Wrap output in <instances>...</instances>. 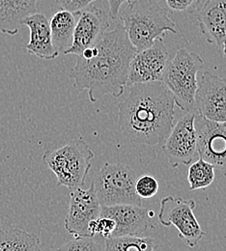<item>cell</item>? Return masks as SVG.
Wrapping results in <instances>:
<instances>
[{
	"instance_id": "cell-1",
	"label": "cell",
	"mask_w": 226,
	"mask_h": 251,
	"mask_svg": "<svg viewBox=\"0 0 226 251\" xmlns=\"http://www.w3.org/2000/svg\"><path fill=\"white\" fill-rule=\"evenodd\" d=\"M136 51L123 25L118 24L76 57L70 73L74 87L87 90L91 102L106 95L121 97L128 83L129 63Z\"/></svg>"
},
{
	"instance_id": "cell-2",
	"label": "cell",
	"mask_w": 226,
	"mask_h": 251,
	"mask_svg": "<svg viewBox=\"0 0 226 251\" xmlns=\"http://www.w3.org/2000/svg\"><path fill=\"white\" fill-rule=\"evenodd\" d=\"M175 105L162 81L134 84L118 104V124L130 141L155 146L164 142L174 125Z\"/></svg>"
},
{
	"instance_id": "cell-3",
	"label": "cell",
	"mask_w": 226,
	"mask_h": 251,
	"mask_svg": "<svg viewBox=\"0 0 226 251\" xmlns=\"http://www.w3.org/2000/svg\"><path fill=\"white\" fill-rule=\"evenodd\" d=\"M118 19L137 51L151 47L166 32L178 34L177 25L158 0H133L121 6Z\"/></svg>"
},
{
	"instance_id": "cell-4",
	"label": "cell",
	"mask_w": 226,
	"mask_h": 251,
	"mask_svg": "<svg viewBox=\"0 0 226 251\" xmlns=\"http://www.w3.org/2000/svg\"><path fill=\"white\" fill-rule=\"evenodd\" d=\"M94 153L82 139H74L64 146L47 151L43 162L54 173L57 186L71 190L82 188L91 168Z\"/></svg>"
},
{
	"instance_id": "cell-5",
	"label": "cell",
	"mask_w": 226,
	"mask_h": 251,
	"mask_svg": "<svg viewBox=\"0 0 226 251\" xmlns=\"http://www.w3.org/2000/svg\"><path fill=\"white\" fill-rule=\"evenodd\" d=\"M204 66L200 55L187 49L176 51L164 73L162 82L171 92L175 104L185 112L195 111L197 73Z\"/></svg>"
},
{
	"instance_id": "cell-6",
	"label": "cell",
	"mask_w": 226,
	"mask_h": 251,
	"mask_svg": "<svg viewBox=\"0 0 226 251\" xmlns=\"http://www.w3.org/2000/svg\"><path fill=\"white\" fill-rule=\"evenodd\" d=\"M135 174L128 165L105 162L93 179L100 204L142 206L141 198L135 192Z\"/></svg>"
},
{
	"instance_id": "cell-7",
	"label": "cell",
	"mask_w": 226,
	"mask_h": 251,
	"mask_svg": "<svg viewBox=\"0 0 226 251\" xmlns=\"http://www.w3.org/2000/svg\"><path fill=\"white\" fill-rule=\"evenodd\" d=\"M195 206L196 203L193 199L185 200L181 197L167 196L162 198L158 215L162 225L177 228L179 238L191 249L195 248L205 236L194 214Z\"/></svg>"
},
{
	"instance_id": "cell-8",
	"label": "cell",
	"mask_w": 226,
	"mask_h": 251,
	"mask_svg": "<svg viewBox=\"0 0 226 251\" xmlns=\"http://www.w3.org/2000/svg\"><path fill=\"white\" fill-rule=\"evenodd\" d=\"M196 112H186L174 124L162 145V152L169 164L177 168L180 164L190 165L198 156L197 136L194 126Z\"/></svg>"
},
{
	"instance_id": "cell-9",
	"label": "cell",
	"mask_w": 226,
	"mask_h": 251,
	"mask_svg": "<svg viewBox=\"0 0 226 251\" xmlns=\"http://www.w3.org/2000/svg\"><path fill=\"white\" fill-rule=\"evenodd\" d=\"M101 205L92 182L90 188H76L70 191V205L64 220L65 229L76 238H93L88 226L100 217Z\"/></svg>"
},
{
	"instance_id": "cell-10",
	"label": "cell",
	"mask_w": 226,
	"mask_h": 251,
	"mask_svg": "<svg viewBox=\"0 0 226 251\" xmlns=\"http://www.w3.org/2000/svg\"><path fill=\"white\" fill-rule=\"evenodd\" d=\"M170 58L162 38L142 50L136 51L129 63L127 85L162 81Z\"/></svg>"
},
{
	"instance_id": "cell-11",
	"label": "cell",
	"mask_w": 226,
	"mask_h": 251,
	"mask_svg": "<svg viewBox=\"0 0 226 251\" xmlns=\"http://www.w3.org/2000/svg\"><path fill=\"white\" fill-rule=\"evenodd\" d=\"M197 113L214 122H226V79L204 72L195 93Z\"/></svg>"
},
{
	"instance_id": "cell-12",
	"label": "cell",
	"mask_w": 226,
	"mask_h": 251,
	"mask_svg": "<svg viewBox=\"0 0 226 251\" xmlns=\"http://www.w3.org/2000/svg\"><path fill=\"white\" fill-rule=\"evenodd\" d=\"M198 156L216 167H226V122L210 121L195 113Z\"/></svg>"
},
{
	"instance_id": "cell-13",
	"label": "cell",
	"mask_w": 226,
	"mask_h": 251,
	"mask_svg": "<svg viewBox=\"0 0 226 251\" xmlns=\"http://www.w3.org/2000/svg\"><path fill=\"white\" fill-rule=\"evenodd\" d=\"M100 217L114 220L116 226L110 236L112 238L144 236L150 228L154 227L150 211L142 206L129 204L101 206Z\"/></svg>"
},
{
	"instance_id": "cell-14",
	"label": "cell",
	"mask_w": 226,
	"mask_h": 251,
	"mask_svg": "<svg viewBox=\"0 0 226 251\" xmlns=\"http://www.w3.org/2000/svg\"><path fill=\"white\" fill-rule=\"evenodd\" d=\"M108 26V17L103 11L96 7L83 10L78 15L71 45L63 53L80 55L84 50L97 43Z\"/></svg>"
},
{
	"instance_id": "cell-15",
	"label": "cell",
	"mask_w": 226,
	"mask_h": 251,
	"mask_svg": "<svg viewBox=\"0 0 226 251\" xmlns=\"http://www.w3.org/2000/svg\"><path fill=\"white\" fill-rule=\"evenodd\" d=\"M199 31L207 43H226V0H207L194 11Z\"/></svg>"
},
{
	"instance_id": "cell-16",
	"label": "cell",
	"mask_w": 226,
	"mask_h": 251,
	"mask_svg": "<svg viewBox=\"0 0 226 251\" xmlns=\"http://www.w3.org/2000/svg\"><path fill=\"white\" fill-rule=\"evenodd\" d=\"M24 25L29 28L30 38L26 45V51L43 60H53L59 55L55 49L50 21L42 13H34L24 22Z\"/></svg>"
},
{
	"instance_id": "cell-17",
	"label": "cell",
	"mask_w": 226,
	"mask_h": 251,
	"mask_svg": "<svg viewBox=\"0 0 226 251\" xmlns=\"http://www.w3.org/2000/svg\"><path fill=\"white\" fill-rule=\"evenodd\" d=\"M38 0H0V34L17 35L26 18L36 13Z\"/></svg>"
},
{
	"instance_id": "cell-18",
	"label": "cell",
	"mask_w": 226,
	"mask_h": 251,
	"mask_svg": "<svg viewBox=\"0 0 226 251\" xmlns=\"http://www.w3.org/2000/svg\"><path fill=\"white\" fill-rule=\"evenodd\" d=\"M72 12L60 10L56 12L50 21L52 42L55 49L60 52L70 47L74 29L76 25V16Z\"/></svg>"
},
{
	"instance_id": "cell-19",
	"label": "cell",
	"mask_w": 226,
	"mask_h": 251,
	"mask_svg": "<svg viewBox=\"0 0 226 251\" xmlns=\"http://www.w3.org/2000/svg\"><path fill=\"white\" fill-rule=\"evenodd\" d=\"M0 251H43L38 236L18 228H10L0 229Z\"/></svg>"
},
{
	"instance_id": "cell-20",
	"label": "cell",
	"mask_w": 226,
	"mask_h": 251,
	"mask_svg": "<svg viewBox=\"0 0 226 251\" xmlns=\"http://www.w3.org/2000/svg\"><path fill=\"white\" fill-rule=\"evenodd\" d=\"M157 243L150 237H116L104 239V251H155Z\"/></svg>"
},
{
	"instance_id": "cell-21",
	"label": "cell",
	"mask_w": 226,
	"mask_h": 251,
	"mask_svg": "<svg viewBox=\"0 0 226 251\" xmlns=\"http://www.w3.org/2000/svg\"><path fill=\"white\" fill-rule=\"evenodd\" d=\"M215 165L201 157L192 162L188 170L190 189L196 190L210 187L215 181Z\"/></svg>"
},
{
	"instance_id": "cell-22",
	"label": "cell",
	"mask_w": 226,
	"mask_h": 251,
	"mask_svg": "<svg viewBox=\"0 0 226 251\" xmlns=\"http://www.w3.org/2000/svg\"><path fill=\"white\" fill-rule=\"evenodd\" d=\"M159 191V183L151 175H142L135 181V192L141 199L154 197Z\"/></svg>"
},
{
	"instance_id": "cell-23",
	"label": "cell",
	"mask_w": 226,
	"mask_h": 251,
	"mask_svg": "<svg viewBox=\"0 0 226 251\" xmlns=\"http://www.w3.org/2000/svg\"><path fill=\"white\" fill-rule=\"evenodd\" d=\"M56 251H104L93 238H76L58 248Z\"/></svg>"
},
{
	"instance_id": "cell-24",
	"label": "cell",
	"mask_w": 226,
	"mask_h": 251,
	"mask_svg": "<svg viewBox=\"0 0 226 251\" xmlns=\"http://www.w3.org/2000/svg\"><path fill=\"white\" fill-rule=\"evenodd\" d=\"M115 222L114 220L104 217H100L97 220H92L89 223L88 229L92 237L95 235H100L102 238L106 239L109 238L112 232L115 229Z\"/></svg>"
},
{
	"instance_id": "cell-25",
	"label": "cell",
	"mask_w": 226,
	"mask_h": 251,
	"mask_svg": "<svg viewBox=\"0 0 226 251\" xmlns=\"http://www.w3.org/2000/svg\"><path fill=\"white\" fill-rule=\"evenodd\" d=\"M57 4L66 10L74 14H79L86 8H88L93 2L97 0H55Z\"/></svg>"
},
{
	"instance_id": "cell-26",
	"label": "cell",
	"mask_w": 226,
	"mask_h": 251,
	"mask_svg": "<svg viewBox=\"0 0 226 251\" xmlns=\"http://www.w3.org/2000/svg\"><path fill=\"white\" fill-rule=\"evenodd\" d=\"M198 0H165L167 7L175 12H184L195 7Z\"/></svg>"
},
{
	"instance_id": "cell-27",
	"label": "cell",
	"mask_w": 226,
	"mask_h": 251,
	"mask_svg": "<svg viewBox=\"0 0 226 251\" xmlns=\"http://www.w3.org/2000/svg\"><path fill=\"white\" fill-rule=\"evenodd\" d=\"M133 0H107L108 3V18H110L113 21H116L118 19V14L121 6L125 3H128Z\"/></svg>"
},
{
	"instance_id": "cell-28",
	"label": "cell",
	"mask_w": 226,
	"mask_h": 251,
	"mask_svg": "<svg viewBox=\"0 0 226 251\" xmlns=\"http://www.w3.org/2000/svg\"><path fill=\"white\" fill-rule=\"evenodd\" d=\"M223 51H224V54L226 55V43L224 44V49H223Z\"/></svg>"
}]
</instances>
